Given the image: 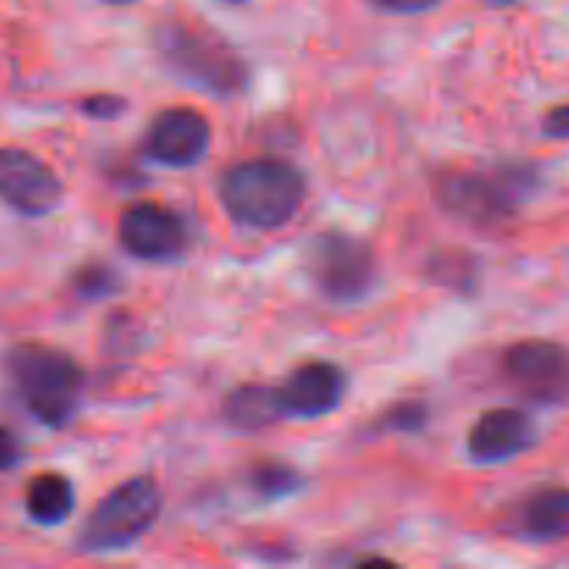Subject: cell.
<instances>
[{
    "label": "cell",
    "instance_id": "6da1fadb",
    "mask_svg": "<svg viewBox=\"0 0 569 569\" xmlns=\"http://www.w3.org/2000/svg\"><path fill=\"white\" fill-rule=\"evenodd\" d=\"M217 194L228 217L242 228L276 231L298 217L306 200V178L287 159L259 156L228 167Z\"/></svg>",
    "mask_w": 569,
    "mask_h": 569
},
{
    "label": "cell",
    "instance_id": "7a4b0ae2",
    "mask_svg": "<svg viewBox=\"0 0 569 569\" xmlns=\"http://www.w3.org/2000/svg\"><path fill=\"white\" fill-rule=\"evenodd\" d=\"M9 378L22 409L50 431L64 428L83 400V367L67 350L20 345L9 356Z\"/></svg>",
    "mask_w": 569,
    "mask_h": 569
},
{
    "label": "cell",
    "instance_id": "3957f363",
    "mask_svg": "<svg viewBox=\"0 0 569 569\" xmlns=\"http://www.w3.org/2000/svg\"><path fill=\"white\" fill-rule=\"evenodd\" d=\"M539 189V172L531 164H498L489 170L450 172L439 181V203L472 226H498L515 217Z\"/></svg>",
    "mask_w": 569,
    "mask_h": 569
},
{
    "label": "cell",
    "instance_id": "277c9868",
    "mask_svg": "<svg viewBox=\"0 0 569 569\" xmlns=\"http://www.w3.org/2000/svg\"><path fill=\"white\" fill-rule=\"evenodd\" d=\"M156 48L181 81L194 83L203 92L231 98L248 87V64L220 33L170 22L156 37Z\"/></svg>",
    "mask_w": 569,
    "mask_h": 569
},
{
    "label": "cell",
    "instance_id": "5b68a950",
    "mask_svg": "<svg viewBox=\"0 0 569 569\" xmlns=\"http://www.w3.org/2000/svg\"><path fill=\"white\" fill-rule=\"evenodd\" d=\"M161 489L150 476H137L111 489L83 520L78 550L83 553H117L137 545L153 531L161 515Z\"/></svg>",
    "mask_w": 569,
    "mask_h": 569
},
{
    "label": "cell",
    "instance_id": "8992f818",
    "mask_svg": "<svg viewBox=\"0 0 569 569\" xmlns=\"http://www.w3.org/2000/svg\"><path fill=\"white\" fill-rule=\"evenodd\" d=\"M306 270L315 287L333 303H359L378 283V261L365 239L326 231L309 244Z\"/></svg>",
    "mask_w": 569,
    "mask_h": 569
},
{
    "label": "cell",
    "instance_id": "52a82bcc",
    "mask_svg": "<svg viewBox=\"0 0 569 569\" xmlns=\"http://www.w3.org/2000/svg\"><path fill=\"white\" fill-rule=\"evenodd\" d=\"M503 376L522 398L539 406L569 403V348L526 339L503 353Z\"/></svg>",
    "mask_w": 569,
    "mask_h": 569
},
{
    "label": "cell",
    "instance_id": "ba28073f",
    "mask_svg": "<svg viewBox=\"0 0 569 569\" xmlns=\"http://www.w3.org/2000/svg\"><path fill=\"white\" fill-rule=\"evenodd\" d=\"M117 231H120L122 250L139 261H176L192 242L187 220L153 200L128 206Z\"/></svg>",
    "mask_w": 569,
    "mask_h": 569
},
{
    "label": "cell",
    "instance_id": "9c48e42d",
    "mask_svg": "<svg viewBox=\"0 0 569 569\" xmlns=\"http://www.w3.org/2000/svg\"><path fill=\"white\" fill-rule=\"evenodd\" d=\"M64 183L53 167L22 148H0V200L26 217H48L59 209Z\"/></svg>",
    "mask_w": 569,
    "mask_h": 569
},
{
    "label": "cell",
    "instance_id": "30bf717a",
    "mask_svg": "<svg viewBox=\"0 0 569 569\" xmlns=\"http://www.w3.org/2000/svg\"><path fill=\"white\" fill-rule=\"evenodd\" d=\"M281 415L289 420H320L342 406L348 376L333 361H306L276 387Z\"/></svg>",
    "mask_w": 569,
    "mask_h": 569
},
{
    "label": "cell",
    "instance_id": "8fae6325",
    "mask_svg": "<svg viewBox=\"0 0 569 569\" xmlns=\"http://www.w3.org/2000/svg\"><path fill=\"white\" fill-rule=\"evenodd\" d=\"M211 144V126L194 109H164L153 117L144 133V153L150 161L172 170L194 167Z\"/></svg>",
    "mask_w": 569,
    "mask_h": 569
},
{
    "label": "cell",
    "instance_id": "7c38bea8",
    "mask_svg": "<svg viewBox=\"0 0 569 569\" xmlns=\"http://www.w3.org/2000/svg\"><path fill=\"white\" fill-rule=\"evenodd\" d=\"M537 445V422L520 409H492L467 433V453L476 465H503Z\"/></svg>",
    "mask_w": 569,
    "mask_h": 569
},
{
    "label": "cell",
    "instance_id": "4fadbf2b",
    "mask_svg": "<svg viewBox=\"0 0 569 569\" xmlns=\"http://www.w3.org/2000/svg\"><path fill=\"white\" fill-rule=\"evenodd\" d=\"M515 528L528 542L548 545L569 539V489L548 487L533 492L517 511Z\"/></svg>",
    "mask_w": 569,
    "mask_h": 569
},
{
    "label": "cell",
    "instance_id": "5bb4252c",
    "mask_svg": "<svg viewBox=\"0 0 569 569\" xmlns=\"http://www.w3.org/2000/svg\"><path fill=\"white\" fill-rule=\"evenodd\" d=\"M222 420L239 433H256L276 426L278 420H283L276 387H261V383L237 387L222 403Z\"/></svg>",
    "mask_w": 569,
    "mask_h": 569
},
{
    "label": "cell",
    "instance_id": "9a60e30c",
    "mask_svg": "<svg viewBox=\"0 0 569 569\" xmlns=\"http://www.w3.org/2000/svg\"><path fill=\"white\" fill-rule=\"evenodd\" d=\"M26 511L37 526H61L76 511V487L61 472H42L28 483Z\"/></svg>",
    "mask_w": 569,
    "mask_h": 569
},
{
    "label": "cell",
    "instance_id": "2e32d148",
    "mask_svg": "<svg viewBox=\"0 0 569 569\" xmlns=\"http://www.w3.org/2000/svg\"><path fill=\"white\" fill-rule=\"evenodd\" d=\"M303 472L295 470L287 461H259L250 467L248 487L259 495L261 500H281L292 498L303 489Z\"/></svg>",
    "mask_w": 569,
    "mask_h": 569
},
{
    "label": "cell",
    "instance_id": "e0dca14e",
    "mask_svg": "<svg viewBox=\"0 0 569 569\" xmlns=\"http://www.w3.org/2000/svg\"><path fill=\"white\" fill-rule=\"evenodd\" d=\"M431 420V406L426 400H400V403L389 406L381 417H378L376 433H420Z\"/></svg>",
    "mask_w": 569,
    "mask_h": 569
},
{
    "label": "cell",
    "instance_id": "ac0fdd59",
    "mask_svg": "<svg viewBox=\"0 0 569 569\" xmlns=\"http://www.w3.org/2000/svg\"><path fill=\"white\" fill-rule=\"evenodd\" d=\"M72 289L81 300H103L120 289V276L106 264H87L72 278Z\"/></svg>",
    "mask_w": 569,
    "mask_h": 569
},
{
    "label": "cell",
    "instance_id": "d6986e66",
    "mask_svg": "<svg viewBox=\"0 0 569 569\" xmlns=\"http://www.w3.org/2000/svg\"><path fill=\"white\" fill-rule=\"evenodd\" d=\"M128 109L126 98H117V94H92L81 103V111L92 120H117L122 111Z\"/></svg>",
    "mask_w": 569,
    "mask_h": 569
},
{
    "label": "cell",
    "instance_id": "ffe728a7",
    "mask_svg": "<svg viewBox=\"0 0 569 569\" xmlns=\"http://www.w3.org/2000/svg\"><path fill=\"white\" fill-rule=\"evenodd\" d=\"M370 3L389 14H426V11L437 9L442 0H370Z\"/></svg>",
    "mask_w": 569,
    "mask_h": 569
},
{
    "label": "cell",
    "instance_id": "44dd1931",
    "mask_svg": "<svg viewBox=\"0 0 569 569\" xmlns=\"http://www.w3.org/2000/svg\"><path fill=\"white\" fill-rule=\"evenodd\" d=\"M542 133L550 139H569V103L556 106L545 114Z\"/></svg>",
    "mask_w": 569,
    "mask_h": 569
},
{
    "label": "cell",
    "instance_id": "7402d4cb",
    "mask_svg": "<svg viewBox=\"0 0 569 569\" xmlns=\"http://www.w3.org/2000/svg\"><path fill=\"white\" fill-rule=\"evenodd\" d=\"M20 442H17L14 433L9 428L0 426V470H11V467L20 465Z\"/></svg>",
    "mask_w": 569,
    "mask_h": 569
},
{
    "label": "cell",
    "instance_id": "603a6c76",
    "mask_svg": "<svg viewBox=\"0 0 569 569\" xmlns=\"http://www.w3.org/2000/svg\"><path fill=\"white\" fill-rule=\"evenodd\" d=\"M106 6H133L137 0H103Z\"/></svg>",
    "mask_w": 569,
    "mask_h": 569
},
{
    "label": "cell",
    "instance_id": "cb8c5ba5",
    "mask_svg": "<svg viewBox=\"0 0 569 569\" xmlns=\"http://www.w3.org/2000/svg\"><path fill=\"white\" fill-rule=\"evenodd\" d=\"M489 3H492V6H511V3H517V0H489Z\"/></svg>",
    "mask_w": 569,
    "mask_h": 569
},
{
    "label": "cell",
    "instance_id": "d4e9b609",
    "mask_svg": "<svg viewBox=\"0 0 569 569\" xmlns=\"http://www.w3.org/2000/svg\"><path fill=\"white\" fill-rule=\"evenodd\" d=\"M228 3H239V0H228Z\"/></svg>",
    "mask_w": 569,
    "mask_h": 569
}]
</instances>
